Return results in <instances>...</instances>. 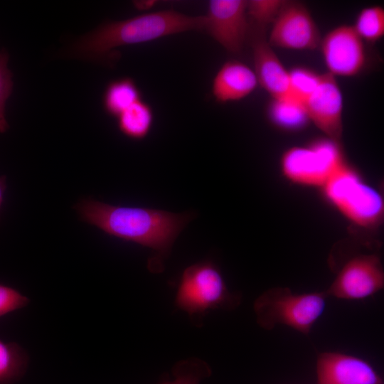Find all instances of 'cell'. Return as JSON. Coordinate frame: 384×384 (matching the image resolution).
<instances>
[{"mask_svg": "<svg viewBox=\"0 0 384 384\" xmlns=\"http://www.w3.org/2000/svg\"><path fill=\"white\" fill-rule=\"evenodd\" d=\"M74 208L82 220L106 234L153 250L157 257L149 268L154 272L162 266L161 262L193 216L191 213L114 206L92 198L81 200Z\"/></svg>", "mask_w": 384, "mask_h": 384, "instance_id": "obj_1", "label": "cell"}, {"mask_svg": "<svg viewBox=\"0 0 384 384\" xmlns=\"http://www.w3.org/2000/svg\"><path fill=\"white\" fill-rule=\"evenodd\" d=\"M204 16H192L174 10L146 13L110 21L80 37L72 53L86 60H100L113 49L205 28Z\"/></svg>", "mask_w": 384, "mask_h": 384, "instance_id": "obj_2", "label": "cell"}, {"mask_svg": "<svg viewBox=\"0 0 384 384\" xmlns=\"http://www.w3.org/2000/svg\"><path fill=\"white\" fill-rule=\"evenodd\" d=\"M325 201L349 223L373 230L384 220V198L347 161L320 189Z\"/></svg>", "mask_w": 384, "mask_h": 384, "instance_id": "obj_3", "label": "cell"}, {"mask_svg": "<svg viewBox=\"0 0 384 384\" xmlns=\"http://www.w3.org/2000/svg\"><path fill=\"white\" fill-rule=\"evenodd\" d=\"M325 291L296 294L287 287H274L260 295L253 309L257 324L265 330L284 325L308 335L324 313Z\"/></svg>", "mask_w": 384, "mask_h": 384, "instance_id": "obj_4", "label": "cell"}, {"mask_svg": "<svg viewBox=\"0 0 384 384\" xmlns=\"http://www.w3.org/2000/svg\"><path fill=\"white\" fill-rule=\"evenodd\" d=\"M346 162L341 142L323 137L287 149L279 170L292 184L320 190Z\"/></svg>", "mask_w": 384, "mask_h": 384, "instance_id": "obj_5", "label": "cell"}, {"mask_svg": "<svg viewBox=\"0 0 384 384\" xmlns=\"http://www.w3.org/2000/svg\"><path fill=\"white\" fill-rule=\"evenodd\" d=\"M240 301V295L229 291L219 269L209 261L184 270L175 299L176 306L193 319L210 309H233Z\"/></svg>", "mask_w": 384, "mask_h": 384, "instance_id": "obj_6", "label": "cell"}, {"mask_svg": "<svg viewBox=\"0 0 384 384\" xmlns=\"http://www.w3.org/2000/svg\"><path fill=\"white\" fill-rule=\"evenodd\" d=\"M384 287V270L376 253L358 254L348 257L325 291L328 297L356 300L378 293Z\"/></svg>", "mask_w": 384, "mask_h": 384, "instance_id": "obj_7", "label": "cell"}, {"mask_svg": "<svg viewBox=\"0 0 384 384\" xmlns=\"http://www.w3.org/2000/svg\"><path fill=\"white\" fill-rule=\"evenodd\" d=\"M319 29L308 9L301 2L285 1L272 23L268 37L273 47L312 50L319 47Z\"/></svg>", "mask_w": 384, "mask_h": 384, "instance_id": "obj_8", "label": "cell"}, {"mask_svg": "<svg viewBox=\"0 0 384 384\" xmlns=\"http://www.w3.org/2000/svg\"><path fill=\"white\" fill-rule=\"evenodd\" d=\"M319 47L329 73L354 77L364 69L367 54L364 41L351 25H340L321 38Z\"/></svg>", "mask_w": 384, "mask_h": 384, "instance_id": "obj_9", "label": "cell"}, {"mask_svg": "<svg viewBox=\"0 0 384 384\" xmlns=\"http://www.w3.org/2000/svg\"><path fill=\"white\" fill-rule=\"evenodd\" d=\"M247 1L211 0L204 29L227 51L240 53L248 33Z\"/></svg>", "mask_w": 384, "mask_h": 384, "instance_id": "obj_10", "label": "cell"}, {"mask_svg": "<svg viewBox=\"0 0 384 384\" xmlns=\"http://www.w3.org/2000/svg\"><path fill=\"white\" fill-rule=\"evenodd\" d=\"M309 121L324 137L341 142L343 136V95L336 77L322 74L314 92L303 102Z\"/></svg>", "mask_w": 384, "mask_h": 384, "instance_id": "obj_11", "label": "cell"}, {"mask_svg": "<svg viewBox=\"0 0 384 384\" xmlns=\"http://www.w3.org/2000/svg\"><path fill=\"white\" fill-rule=\"evenodd\" d=\"M317 384H383L373 366L358 357L325 351L316 361Z\"/></svg>", "mask_w": 384, "mask_h": 384, "instance_id": "obj_12", "label": "cell"}, {"mask_svg": "<svg viewBox=\"0 0 384 384\" xmlns=\"http://www.w3.org/2000/svg\"><path fill=\"white\" fill-rule=\"evenodd\" d=\"M258 31L252 42L254 72L258 84L270 95L272 99L289 97V71L265 37V27L259 26Z\"/></svg>", "mask_w": 384, "mask_h": 384, "instance_id": "obj_13", "label": "cell"}, {"mask_svg": "<svg viewBox=\"0 0 384 384\" xmlns=\"http://www.w3.org/2000/svg\"><path fill=\"white\" fill-rule=\"evenodd\" d=\"M257 85L253 70L240 61L229 60L215 75L212 93L220 103L238 101L250 95Z\"/></svg>", "mask_w": 384, "mask_h": 384, "instance_id": "obj_14", "label": "cell"}, {"mask_svg": "<svg viewBox=\"0 0 384 384\" xmlns=\"http://www.w3.org/2000/svg\"><path fill=\"white\" fill-rule=\"evenodd\" d=\"M267 113L271 123L284 131L297 132L310 122L304 103L292 96L272 99Z\"/></svg>", "mask_w": 384, "mask_h": 384, "instance_id": "obj_15", "label": "cell"}, {"mask_svg": "<svg viewBox=\"0 0 384 384\" xmlns=\"http://www.w3.org/2000/svg\"><path fill=\"white\" fill-rule=\"evenodd\" d=\"M141 100L142 93L135 82L130 78H122L107 85L102 102L106 112L117 118Z\"/></svg>", "mask_w": 384, "mask_h": 384, "instance_id": "obj_16", "label": "cell"}, {"mask_svg": "<svg viewBox=\"0 0 384 384\" xmlns=\"http://www.w3.org/2000/svg\"><path fill=\"white\" fill-rule=\"evenodd\" d=\"M117 119L118 128L124 136L141 140L151 129L154 112L151 106L141 100L127 108Z\"/></svg>", "mask_w": 384, "mask_h": 384, "instance_id": "obj_17", "label": "cell"}, {"mask_svg": "<svg viewBox=\"0 0 384 384\" xmlns=\"http://www.w3.org/2000/svg\"><path fill=\"white\" fill-rule=\"evenodd\" d=\"M28 365V354L20 345L0 339V384L18 381L24 375Z\"/></svg>", "mask_w": 384, "mask_h": 384, "instance_id": "obj_18", "label": "cell"}, {"mask_svg": "<svg viewBox=\"0 0 384 384\" xmlns=\"http://www.w3.org/2000/svg\"><path fill=\"white\" fill-rule=\"evenodd\" d=\"M363 41L375 43L384 36V9L380 6L363 9L353 26Z\"/></svg>", "mask_w": 384, "mask_h": 384, "instance_id": "obj_19", "label": "cell"}, {"mask_svg": "<svg viewBox=\"0 0 384 384\" xmlns=\"http://www.w3.org/2000/svg\"><path fill=\"white\" fill-rule=\"evenodd\" d=\"M288 71L291 96L304 102L319 85L322 74L304 66H297Z\"/></svg>", "mask_w": 384, "mask_h": 384, "instance_id": "obj_20", "label": "cell"}, {"mask_svg": "<svg viewBox=\"0 0 384 384\" xmlns=\"http://www.w3.org/2000/svg\"><path fill=\"white\" fill-rule=\"evenodd\" d=\"M209 366L203 360L190 358L177 363L173 369L174 379L159 384H199L210 375Z\"/></svg>", "mask_w": 384, "mask_h": 384, "instance_id": "obj_21", "label": "cell"}, {"mask_svg": "<svg viewBox=\"0 0 384 384\" xmlns=\"http://www.w3.org/2000/svg\"><path fill=\"white\" fill-rule=\"evenodd\" d=\"M284 2V0L247 1V14L257 26L265 28L272 23Z\"/></svg>", "mask_w": 384, "mask_h": 384, "instance_id": "obj_22", "label": "cell"}, {"mask_svg": "<svg viewBox=\"0 0 384 384\" xmlns=\"http://www.w3.org/2000/svg\"><path fill=\"white\" fill-rule=\"evenodd\" d=\"M9 55L4 50H0V132L9 129L6 119V102L13 90L12 73L8 67Z\"/></svg>", "mask_w": 384, "mask_h": 384, "instance_id": "obj_23", "label": "cell"}, {"mask_svg": "<svg viewBox=\"0 0 384 384\" xmlns=\"http://www.w3.org/2000/svg\"><path fill=\"white\" fill-rule=\"evenodd\" d=\"M30 299L17 289L0 284V317L26 306Z\"/></svg>", "mask_w": 384, "mask_h": 384, "instance_id": "obj_24", "label": "cell"}, {"mask_svg": "<svg viewBox=\"0 0 384 384\" xmlns=\"http://www.w3.org/2000/svg\"><path fill=\"white\" fill-rule=\"evenodd\" d=\"M6 189V178L5 176L0 177V208L4 201V194Z\"/></svg>", "mask_w": 384, "mask_h": 384, "instance_id": "obj_25", "label": "cell"}]
</instances>
